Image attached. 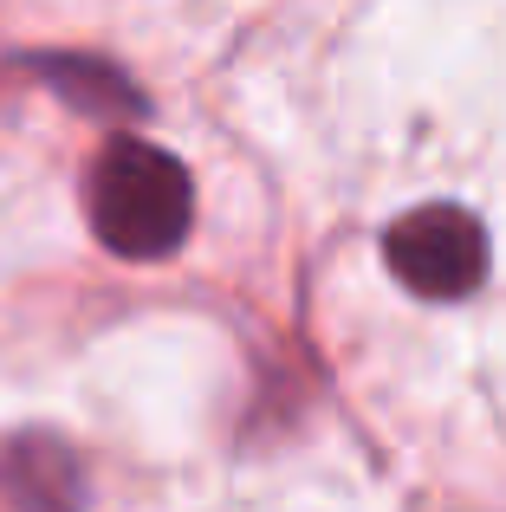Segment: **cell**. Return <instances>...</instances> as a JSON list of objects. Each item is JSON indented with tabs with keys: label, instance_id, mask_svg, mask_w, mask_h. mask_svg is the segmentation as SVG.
I'll return each instance as SVG.
<instances>
[{
	"label": "cell",
	"instance_id": "1",
	"mask_svg": "<svg viewBox=\"0 0 506 512\" xmlns=\"http://www.w3.org/2000/svg\"><path fill=\"white\" fill-rule=\"evenodd\" d=\"M195 221V182L169 150L137 137L104 143L91 169V227L124 260H163L189 240Z\"/></svg>",
	"mask_w": 506,
	"mask_h": 512
},
{
	"label": "cell",
	"instance_id": "2",
	"mask_svg": "<svg viewBox=\"0 0 506 512\" xmlns=\"http://www.w3.org/2000/svg\"><path fill=\"white\" fill-rule=\"evenodd\" d=\"M383 260L416 299H468L487 279V234L455 201H422L383 234Z\"/></svg>",
	"mask_w": 506,
	"mask_h": 512
}]
</instances>
